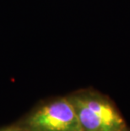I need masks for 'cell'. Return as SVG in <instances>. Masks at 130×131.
Wrapping results in <instances>:
<instances>
[{
    "label": "cell",
    "mask_w": 130,
    "mask_h": 131,
    "mask_svg": "<svg viewBox=\"0 0 130 131\" xmlns=\"http://www.w3.org/2000/svg\"><path fill=\"white\" fill-rule=\"evenodd\" d=\"M67 97L83 131H122L128 127L114 102L95 89H80Z\"/></svg>",
    "instance_id": "1"
},
{
    "label": "cell",
    "mask_w": 130,
    "mask_h": 131,
    "mask_svg": "<svg viewBox=\"0 0 130 131\" xmlns=\"http://www.w3.org/2000/svg\"><path fill=\"white\" fill-rule=\"evenodd\" d=\"M13 124L26 131H83L67 96L41 101Z\"/></svg>",
    "instance_id": "2"
},
{
    "label": "cell",
    "mask_w": 130,
    "mask_h": 131,
    "mask_svg": "<svg viewBox=\"0 0 130 131\" xmlns=\"http://www.w3.org/2000/svg\"><path fill=\"white\" fill-rule=\"evenodd\" d=\"M0 131H26V130L22 129H20V128L16 127L15 125L11 124L10 125H8V126H4L3 128H0Z\"/></svg>",
    "instance_id": "3"
},
{
    "label": "cell",
    "mask_w": 130,
    "mask_h": 131,
    "mask_svg": "<svg viewBox=\"0 0 130 131\" xmlns=\"http://www.w3.org/2000/svg\"><path fill=\"white\" fill-rule=\"evenodd\" d=\"M122 131H130V129H129V128L127 127V128H125V129H124L123 130H122Z\"/></svg>",
    "instance_id": "4"
}]
</instances>
